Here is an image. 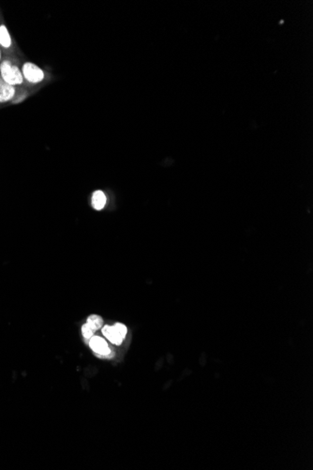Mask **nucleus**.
<instances>
[{"label": "nucleus", "instance_id": "6", "mask_svg": "<svg viewBox=\"0 0 313 470\" xmlns=\"http://www.w3.org/2000/svg\"><path fill=\"white\" fill-rule=\"evenodd\" d=\"M106 202H107L106 195L102 190H96L93 192L92 198H91V204L96 211H101L105 207Z\"/></svg>", "mask_w": 313, "mask_h": 470}, {"label": "nucleus", "instance_id": "1", "mask_svg": "<svg viewBox=\"0 0 313 470\" xmlns=\"http://www.w3.org/2000/svg\"><path fill=\"white\" fill-rule=\"evenodd\" d=\"M0 76L7 84L14 88L23 83L22 70L9 60H3L0 63Z\"/></svg>", "mask_w": 313, "mask_h": 470}, {"label": "nucleus", "instance_id": "9", "mask_svg": "<svg viewBox=\"0 0 313 470\" xmlns=\"http://www.w3.org/2000/svg\"><path fill=\"white\" fill-rule=\"evenodd\" d=\"M94 332H95V330L92 329L88 323L82 326V333L86 339H90L94 334Z\"/></svg>", "mask_w": 313, "mask_h": 470}, {"label": "nucleus", "instance_id": "2", "mask_svg": "<svg viewBox=\"0 0 313 470\" xmlns=\"http://www.w3.org/2000/svg\"><path fill=\"white\" fill-rule=\"evenodd\" d=\"M128 329L124 324L116 323L114 326L105 325L102 329V333L112 344L121 345L124 338L127 335Z\"/></svg>", "mask_w": 313, "mask_h": 470}, {"label": "nucleus", "instance_id": "10", "mask_svg": "<svg viewBox=\"0 0 313 470\" xmlns=\"http://www.w3.org/2000/svg\"><path fill=\"white\" fill-rule=\"evenodd\" d=\"M0 61H1V50H0Z\"/></svg>", "mask_w": 313, "mask_h": 470}, {"label": "nucleus", "instance_id": "7", "mask_svg": "<svg viewBox=\"0 0 313 470\" xmlns=\"http://www.w3.org/2000/svg\"><path fill=\"white\" fill-rule=\"evenodd\" d=\"M12 44L11 41V34L9 32V29L5 24L0 25V46L8 49L10 48Z\"/></svg>", "mask_w": 313, "mask_h": 470}, {"label": "nucleus", "instance_id": "4", "mask_svg": "<svg viewBox=\"0 0 313 470\" xmlns=\"http://www.w3.org/2000/svg\"><path fill=\"white\" fill-rule=\"evenodd\" d=\"M90 348L99 356L108 357L111 354V349L108 347L107 342L99 336H92L90 338Z\"/></svg>", "mask_w": 313, "mask_h": 470}, {"label": "nucleus", "instance_id": "5", "mask_svg": "<svg viewBox=\"0 0 313 470\" xmlns=\"http://www.w3.org/2000/svg\"><path fill=\"white\" fill-rule=\"evenodd\" d=\"M15 88L7 84L0 76V103L11 101L15 96Z\"/></svg>", "mask_w": 313, "mask_h": 470}, {"label": "nucleus", "instance_id": "3", "mask_svg": "<svg viewBox=\"0 0 313 470\" xmlns=\"http://www.w3.org/2000/svg\"><path fill=\"white\" fill-rule=\"evenodd\" d=\"M22 77L30 84H40L45 80V71L43 69L32 62H25L22 66Z\"/></svg>", "mask_w": 313, "mask_h": 470}, {"label": "nucleus", "instance_id": "8", "mask_svg": "<svg viewBox=\"0 0 313 470\" xmlns=\"http://www.w3.org/2000/svg\"><path fill=\"white\" fill-rule=\"evenodd\" d=\"M90 328L94 330H97L99 329H101L103 325V320L101 318L100 315H97V314H92L90 315L89 317L88 318V322H87Z\"/></svg>", "mask_w": 313, "mask_h": 470}]
</instances>
